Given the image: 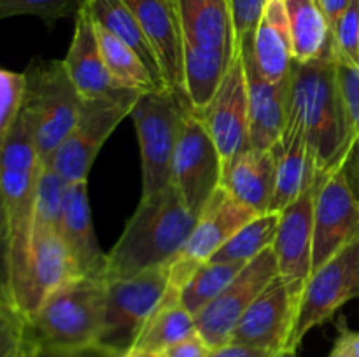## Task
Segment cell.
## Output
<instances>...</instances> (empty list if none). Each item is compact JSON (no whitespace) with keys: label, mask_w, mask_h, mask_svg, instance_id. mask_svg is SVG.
I'll return each mask as SVG.
<instances>
[{"label":"cell","mask_w":359,"mask_h":357,"mask_svg":"<svg viewBox=\"0 0 359 357\" xmlns=\"http://www.w3.org/2000/svg\"><path fill=\"white\" fill-rule=\"evenodd\" d=\"M196 219L172 184L140 198L119 240L107 252L105 280L126 279L168 265L186 245Z\"/></svg>","instance_id":"1"},{"label":"cell","mask_w":359,"mask_h":357,"mask_svg":"<svg viewBox=\"0 0 359 357\" xmlns=\"http://www.w3.org/2000/svg\"><path fill=\"white\" fill-rule=\"evenodd\" d=\"M30 121L21 108L16 125L0 146V196L11 240V276L18 307L30 268L35 196L42 170Z\"/></svg>","instance_id":"2"},{"label":"cell","mask_w":359,"mask_h":357,"mask_svg":"<svg viewBox=\"0 0 359 357\" xmlns=\"http://www.w3.org/2000/svg\"><path fill=\"white\" fill-rule=\"evenodd\" d=\"M291 114L304 125L319 174H328L349 156L335 51L314 62L294 63Z\"/></svg>","instance_id":"3"},{"label":"cell","mask_w":359,"mask_h":357,"mask_svg":"<svg viewBox=\"0 0 359 357\" xmlns=\"http://www.w3.org/2000/svg\"><path fill=\"white\" fill-rule=\"evenodd\" d=\"M104 276L79 275L53 290L30 321L42 352L100 345L105 310Z\"/></svg>","instance_id":"4"},{"label":"cell","mask_w":359,"mask_h":357,"mask_svg":"<svg viewBox=\"0 0 359 357\" xmlns=\"http://www.w3.org/2000/svg\"><path fill=\"white\" fill-rule=\"evenodd\" d=\"M23 112L30 121L42 164H48L79 118L83 97L63 59H32L25 70Z\"/></svg>","instance_id":"5"},{"label":"cell","mask_w":359,"mask_h":357,"mask_svg":"<svg viewBox=\"0 0 359 357\" xmlns=\"http://www.w3.org/2000/svg\"><path fill=\"white\" fill-rule=\"evenodd\" d=\"M191 111L168 88L140 94L132 111L142 158V195L163 191L172 182V163L182 130L184 112Z\"/></svg>","instance_id":"6"},{"label":"cell","mask_w":359,"mask_h":357,"mask_svg":"<svg viewBox=\"0 0 359 357\" xmlns=\"http://www.w3.org/2000/svg\"><path fill=\"white\" fill-rule=\"evenodd\" d=\"M170 289V262L126 279L107 280L100 345L116 354L132 349L147 318Z\"/></svg>","instance_id":"7"},{"label":"cell","mask_w":359,"mask_h":357,"mask_svg":"<svg viewBox=\"0 0 359 357\" xmlns=\"http://www.w3.org/2000/svg\"><path fill=\"white\" fill-rule=\"evenodd\" d=\"M356 298H359V240L337 252L307 279L286 346L287 356H297V350L312 329L332 321L344 304Z\"/></svg>","instance_id":"8"},{"label":"cell","mask_w":359,"mask_h":357,"mask_svg":"<svg viewBox=\"0 0 359 357\" xmlns=\"http://www.w3.org/2000/svg\"><path fill=\"white\" fill-rule=\"evenodd\" d=\"M356 240H359V184L344 160L328 174H319L312 272Z\"/></svg>","instance_id":"9"},{"label":"cell","mask_w":359,"mask_h":357,"mask_svg":"<svg viewBox=\"0 0 359 357\" xmlns=\"http://www.w3.org/2000/svg\"><path fill=\"white\" fill-rule=\"evenodd\" d=\"M139 98L140 94L128 98H83L76 126L53 154L48 167L69 184L88 182L100 149L119 122L132 114Z\"/></svg>","instance_id":"10"},{"label":"cell","mask_w":359,"mask_h":357,"mask_svg":"<svg viewBox=\"0 0 359 357\" xmlns=\"http://www.w3.org/2000/svg\"><path fill=\"white\" fill-rule=\"evenodd\" d=\"M221 175L223 161L209 130L200 115L186 111L172 163L170 184L189 212L200 216L205 203L221 186Z\"/></svg>","instance_id":"11"},{"label":"cell","mask_w":359,"mask_h":357,"mask_svg":"<svg viewBox=\"0 0 359 357\" xmlns=\"http://www.w3.org/2000/svg\"><path fill=\"white\" fill-rule=\"evenodd\" d=\"M258 216V212L245 206L219 186L200 212L182 251L170 261L172 289L181 293L195 270L209 261L242 226Z\"/></svg>","instance_id":"12"},{"label":"cell","mask_w":359,"mask_h":357,"mask_svg":"<svg viewBox=\"0 0 359 357\" xmlns=\"http://www.w3.org/2000/svg\"><path fill=\"white\" fill-rule=\"evenodd\" d=\"M277 276V258L273 248L269 247L258 258L249 261L228 284L226 289L196 315V332L210 350L231 342L235 328L248 308Z\"/></svg>","instance_id":"13"},{"label":"cell","mask_w":359,"mask_h":357,"mask_svg":"<svg viewBox=\"0 0 359 357\" xmlns=\"http://www.w3.org/2000/svg\"><path fill=\"white\" fill-rule=\"evenodd\" d=\"M319 175L314 184L302 192L293 203L279 212V226L273 238V254L277 258L279 275L294 293L304 290L312 273L314 248V206Z\"/></svg>","instance_id":"14"},{"label":"cell","mask_w":359,"mask_h":357,"mask_svg":"<svg viewBox=\"0 0 359 357\" xmlns=\"http://www.w3.org/2000/svg\"><path fill=\"white\" fill-rule=\"evenodd\" d=\"M200 118L216 144L223 164L249 147L248 83L238 49L223 83Z\"/></svg>","instance_id":"15"},{"label":"cell","mask_w":359,"mask_h":357,"mask_svg":"<svg viewBox=\"0 0 359 357\" xmlns=\"http://www.w3.org/2000/svg\"><path fill=\"white\" fill-rule=\"evenodd\" d=\"M298 303L300 294L294 293L279 275L248 308L235 328L231 342L287 356L286 346L297 318Z\"/></svg>","instance_id":"16"},{"label":"cell","mask_w":359,"mask_h":357,"mask_svg":"<svg viewBox=\"0 0 359 357\" xmlns=\"http://www.w3.org/2000/svg\"><path fill=\"white\" fill-rule=\"evenodd\" d=\"M237 49L244 59L248 83L249 146L270 150L280 142L290 121L291 74L279 83L266 80L255 65L252 44Z\"/></svg>","instance_id":"17"},{"label":"cell","mask_w":359,"mask_h":357,"mask_svg":"<svg viewBox=\"0 0 359 357\" xmlns=\"http://www.w3.org/2000/svg\"><path fill=\"white\" fill-rule=\"evenodd\" d=\"M153 46L168 90L189 107L184 91V37L175 7L168 0H123ZM191 108V107H189Z\"/></svg>","instance_id":"18"},{"label":"cell","mask_w":359,"mask_h":357,"mask_svg":"<svg viewBox=\"0 0 359 357\" xmlns=\"http://www.w3.org/2000/svg\"><path fill=\"white\" fill-rule=\"evenodd\" d=\"M63 63L83 98H128L142 94L116 80L102 58L95 23L84 9L76 14L74 35Z\"/></svg>","instance_id":"19"},{"label":"cell","mask_w":359,"mask_h":357,"mask_svg":"<svg viewBox=\"0 0 359 357\" xmlns=\"http://www.w3.org/2000/svg\"><path fill=\"white\" fill-rule=\"evenodd\" d=\"M79 268L70 255L60 231L39 230L32 234V255L27 284L18 308L28 317L35 314L42 301L67 280L79 276Z\"/></svg>","instance_id":"20"},{"label":"cell","mask_w":359,"mask_h":357,"mask_svg":"<svg viewBox=\"0 0 359 357\" xmlns=\"http://www.w3.org/2000/svg\"><path fill=\"white\" fill-rule=\"evenodd\" d=\"M276 154V189L270 212H280L307 191L318 178L316 158L309 146L304 125L294 114H290L287 128L280 142L273 147Z\"/></svg>","instance_id":"21"},{"label":"cell","mask_w":359,"mask_h":357,"mask_svg":"<svg viewBox=\"0 0 359 357\" xmlns=\"http://www.w3.org/2000/svg\"><path fill=\"white\" fill-rule=\"evenodd\" d=\"M60 237L65 241L81 275L105 279L107 254L100 248L95 234L88 182H76L67 189L60 220Z\"/></svg>","instance_id":"22"},{"label":"cell","mask_w":359,"mask_h":357,"mask_svg":"<svg viewBox=\"0 0 359 357\" xmlns=\"http://www.w3.org/2000/svg\"><path fill=\"white\" fill-rule=\"evenodd\" d=\"M221 186L233 198L258 214L270 212L276 189V154L245 147L242 153L223 164Z\"/></svg>","instance_id":"23"},{"label":"cell","mask_w":359,"mask_h":357,"mask_svg":"<svg viewBox=\"0 0 359 357\" xmlns=\"http://www.w3.org/2000/svg\"><path fill=\"white\" fill-rule=\"evenodd\" d=\"M174 7L184 44L230 56L237 52L228 0H174Z\"/></svg>","instance_id":"24"},{"label":"cell","mask_w":359,"mask_h":357,"mask_svg":"<svg viewBox=\"0 0 359 357\" xmlns=\"http://www.w3.org/2000/svg\"><path fill=\"white\" fill-rule=\"evenodd\" d=\"M252 59L266 80L290 77L294 65L293 41L284 0H269L252 38Z\"/></svg>","instance_id":"25"},{"label":"cell","mask_w":359,"mask_h":357,"mask_svg":"<svg viewBox=\"0 0 359 357\" xmlns=\"http://www.w3.org/2000/svg\"><path fill=\"white\" fill-rule=\"evenodd\" d=\"M81 9L86 10L88 16L95 23L111 31L114 37L125 42L128 48H132L137 52V56L142 59L144 65L149 69V72L153 74L158 86L168 88L163 79V74H161L160 59H158L153 46L147 41L135 14L123 0H83Z\"/></svg>","instance_id":"26"},{"label":"cell","mask_w":359,"mask_h":357,"mask_svg":"<svg viewBox=\"0 0 359 357\" xmlns=\"http://www.w3.org/2000/svg\"><path fill=\"white\" fill-rule=\"evenodd\" d=\"M196 332L195 317L182 307L179 290L168 289L160 307L142 326L132 345V352L146 356H160L168 346Z\"/></svg>","instance_id":"27"},{"label":"cell","mask_w":359,"mask_h":357,"mask_svg":"<svg viewBox=\"0 0 359 357\" xmlns=\"http://www.w3.org/2000/svg\"><path fill=\"white\" fill-rule=\"evenodd\" d=\"M294 63H309L335 51L333 31L318 0H284Z\"/></svg>","instance_id":"28"},{"label":"cell","mask_w":359,"mask_h":357,"mask_svg":"<svg viewBox=\"0 0 359 357\" xmlns=\"http://www.w3.org/2000/svg\"><path fill=\"white\" fill-rule=\"evenodd\" d=\"M233 56L184 44V91L189 107L196 115L203 114L209 107L230 69Z\"/></svg>","instance_id":"29"},{"label":"cell","mask_w":359,"mask_h":357,"mask_svg":"<svg viewBox=\"0 0 359 357\" xmlns=\"http://www.w3.org/2000/svg\"><path fill=\"white\" fill-rule=\"evenodd\" d=\"M95 34H97L105 66L116 77L118 83L130 88V90L142 91V93L161 90L156 80H154L153 74L149 72V69L144 65L142 59L137 56V52L132 48H128L125 42L119 41L111 31H107L97 23H95Z\"/></svg>","instance_id":"30"},{"label":"cell","mask_w":359,"mask_h":357,"mask_svg":"<svg viewBox=\"0 0 359 357\" xmlns=\"http://www.w3.org/2000/svg\"><path fill=\"white\" fill-rule=\"evenodd\" d=\"M279 226V212L259 214L242 226L209 261L248 265L263 251L272 247Z\"/></svg>","instance_id":"31"},{"label":"cell","mask_w":359,"mask_h":357,"mask_svg":"<svg viewBox=\"0 0 359 357\" xmlns=\"http://www.w3.org/2000/svg\"><path fill=\"white\" fill-rule=\"evenodd\" d=\"M245 265L238 262H214L207 261L195 270L188 282L179 293L182 307L196 317L209 303H212L228 284L237 276Z\"/></svg>","instance_id":"32"},{"label":"cell","mask_w":359,"mask_h":357,"mask_svg":"<svg viewBox=\"0 0 359 357\" xmlns=\"http://www.w3.org/2000/svg\"><path fill=\"white\" fill-rule=\"evenodd\" d=\"M42 346L30 317L0 303V357H41Z\"/></svg>","instance_id":"33"},{"label":"cell","mask_w":359,"mask_h":357,"mask_svg":"<svg viewBox=\"0 0 359 357\" xmlns=\"http://www.w3.org/2000/svg\"><path fill=\"white\" fill-rule=\"evenodd\" d=\"M69 182L56 174L51 167L44 164L39 175L37 196H35L34 231L55 230L60 231L63 200L69 189Z\"/></svg>","instance_id":"34"},{"label":"cell","mask_w":359,"mask_h":357,"mask_svg":"<svg viewBox=\"0 0 359 357\" xmlns=\"http://www.w3.org/2000/svg\"><path fill=\"white\" fill-rule=\"evenodd\" d=\"M83 0H0V21L16 16H35L49 28L60 20L76 16Z\"/></svg>","instance_id":"35"},{"label":"cell","mask_w":359,"mask_h":357,"mask_svg":"<svg viewBox=\"0 0 359 357\" xmlns=\"http://www.w3.org/2000/svg\"><path fill=\"white\" fill-rule=\"evenodd\" d=\"M25 72L0 69V146L16 125L25 100Z\"/></svg>","instance_id":"36"},{"label":"cell","mask_w":359,"mask_h":357,"mask_svg":"<svg viewBox=\"0 0 359 357\" xmlns=\"http://www.w3.org/2000/svg\"><path fill=\"white\" fill-rule=\"evenodd\" d=\"M335 56L359 66V0H351L333 27Z\"/></svg>","instance_id":"37"},{"label":"cell","mask_w":359,"mask_h":357,"mask_svg":"<svg viewBox=\"0 0 359 357\" xmlns=\"http://www.w3.org/2000/svg\"><path fill=\"white\" fill-rule=\"evenodd\" d=\"M266 2L269 0H228L237 48L252 44Z\"/></svg>","instance_id":"38"},{"label":"cell","mask_w":359,"mask_h":357,"mask_svg":"<svg viewBox=\"0 0 359 357\" xmlns=\"http://www.w3.org/2000/svg\"><path fill=\"white\" fill-rule=\"evenodd\" d=\"M0 303L16 307L13 294V276H11L9 226H7V217L6 210H4L2 196H0Z\"/></svg>","instance_id":"39"},{"label":"cell","mask_w":359,"mask_h":357,"mask_svg":"<svg viewBox=\"0 0 359 357\" xmlns=\"http://www.w3.org/2000/svg\"><path fill=\"white\" fill-rule=\"evenodd\" d=\"M210 349L205 342L202 340V336L198 332H193L188 338L181 340L175 345L168 346L165 352H161L160 356L153 357H207L209 356Z\"/></svg>","instance_id":"40"},{"label":"cell","mask_w":359,"mask_h":357,"mask_svg":"<svg viewBox=\"0 0 359 357\" xmlns=\"http://www.w3.org/2000/svg\"><path fill=\"white\" fill-rule=\"evenodd\" d=\"M207 357H287L280 352H273V350L258 349V346L242 345V343L230 342L223 346L212 349Z\"/></svg>","instance_id":"41"},{"label":"cell","mask_w":359,"mask_h":357,"mask_svg":"<svg viewBox=\"0 0 359 357\" xmlns=\"http://www.w3.org/2000/svg\"><path fill=\"white\" fill-rule=\"evenodd\" d=\"M119 354L112 352V350L105 349L102 345L88 346V349H77V350H48L42 352L41 357H118Z\"/></svg>","instance_id":"42"},{"label":"cell","mask_w":359,"mask_h":357,"mask_svg":"<svg viewBox=\"0 0 359 357\" xmlns=\"http://www.w3.org/2000/svg\"><path fill=\"white\" fill-rule=\"evenodd\" d=\"M349 2L351 0H318L319 7H321V10L325 13L330 27H332V31L333 27L337 24V21H339L340 16L344 14V10L349 6Z\"/></svg>","instance_id":"43"},{"label":"cell","mask_w":359,"mask_h":357,"mask_svg":"<svg viewBox=\"0 0 359 357\" xmlns=\"http://www.w3.org/2000/svg\"><path fill=\"white\" fill-rule=\"evenodd\" d=\"M339 335L342 336L344 340H346L347 346L351 349L353 356L359 357V331H353V329H349V326L346 324V321H344V318H340V321H339Z\"/></svg>","instance_id":"44"},{"label":"cell","mask_w":359,"mask_h":357,"mask_svg":"<svg viewBox=\"0 0 359 357\" xmlns=\"http://www.w3.org/2000/svg\"><path fill=\"white\" fill-rule=\"evenodd\" d=\"M328 357H354V356H353V352H351L349 346H347L346 340L339 335L337 336L335 345H333L332 352H330Z\"/></svg>","instance_id":"45"},{"label":"cell","mask_w":359,"mask_h":357,"mask_svg":"<svg viewBox=\"0 0 359 357\" xmlns=\"http://www.w3.org/2000/svg\"><path fill=\"white\" fill-rule=\"evenodd\" d=\"M118 357H151V356H146V354H139V352H132V350H128V352H125V354H119Z\"/></svg>","instance_id":"46"},{"label":"cell","mask_w":359,"mask_h":357,"mask_svg":"<svg viewBox=\"0 0 359 357\" xmlns=\"http://www.w3.org/2000/svg\"><path fill=\"white\" fill-rule=\"evenodd\" d=\"M168 2H170V4H172V6H174V0H168Z\"/></svg>","instance_id":"47"},{"label":"cell","mask_w":359,"mask_h":357,"mask_svg":"<svg viewBox=\"0 0 359 357\" xmlns=\"http://www.w3.org/2000/svg\"><path fill=\"white\" fill-rule=\"evenodd\" d=\"M151 357H153V356H151Z\"/></svg>","instance_id":"48"}]
</instances>
